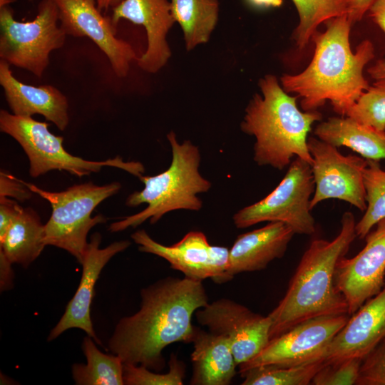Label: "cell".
<instances>
[{"label": "cell", "mask_w": 385, "mask_h": 385, "mask_svg": "<svg viewBox=\"0 0 385 385\" xmlns=\"http://www.w3.org/2000/svg\"><path fill=\"white\" fill-rule=\"evenodd\" d=\"M131 237L140 252L165 259L171 268L181 272L188 279L202 282L210 278L217 284L229 281L227 270L230 250L211 245L202 232H189L169 246L156 242L144 230L135 232Z\"/></svg>", "instance_id": "cell-13"}, {"label": "cell", "mask_w": 385, "mask_h": 385, "mask_svg": "<svg viewBox=\"0 0 385 385\" xmlns=\"http://www.w3.org/2000/svg\"><path fill=\"white\" fill-rule=\"evenodd\" d=\"M135 314L119 320L108 341V349L123 363L161 371L163 350L176 342L190 343L195 312L208 304L202 282L167 277L140 291Z\"/></svg>", "instance_id": "cell-1"}, {"label": "cell", "mask_w": 385, "mask_h": 385, "mask_svg": "<svg viewBox=\"0 0 385 385\" xmlns=\"http://www.w3.org/2000/svg\"><path fill=\"white\" fill-rule=\"evenodd\" d=\"M342 115L385 131V85L373 83Z\"/></svg>", "instance_id": "cell-29"}, {"label": "cell", "mask_w": 385, "mask_h": 385, "mask_svg": "<svg viewBox=\"0 0 385 385\" xmlns=\"http://www.w3.org/2000/svg\"><path fill=\"white\" fill-rule=\"evenodd\" d=\"M349 318V314L318 317L294 326L240 364V373L262 365L297 366L323 359L327 346Z\"/></svg>", "instance_id": "cell-11"}, {"label": "cell", "mask_w": 385, "mask_h": 385, "mask_svg": "<svg viewBox=\"0 0 385 385\" xmlns=\"http://www.w3.org/2000/svg\"><path fill=\"white\" fill-rule=\"evenodd\" d=\"M89 336L84 337L82 350L86 364H74L72 376L77 385H123V362L114 354L101 351Z\"/></svg>", "instance_id": "cell-25"}, {"label": "cell", "mask_w": 385, "mask_h": 385, "mask_svg": "<svg viewBox=\"0 0 385 385\" xmlns=\"http://www.w3.org/2000/svg\"><path fill=\"white\" fill-rule=\"evenodd\" d=\"M52 1L58 8L60 27L66 36L91 38L107 56L115 74L125 77L138 57L129 43L115 36L117 26L111 16L101 13L97 1Z\"/></svg>", "instance_id": "cell-14"}, {"label": "cell", "mask_w": 385, "mask_h": 385, "mask_svg": "<svg viewBox=\"0 0 385 385\" xmlns=\"http://www.w3.org/2000/svg\"><path fill=\"white\" fill-rule=\"evenodd\" d=\"M299 21L294 31V39L299 50L311 41L318 26L327 20L348 14L350 0H292Z\"/></svg>", "instance_id": "cell-26"}, {"label": "cell", "mask_w": 385, "mask_h": 385, "mask_svg": "<svg viewBox=\"0 0 385 385\" xmlns=\"http://www.w3.org/2000/svg\"><path fill=\"white\" fill-rule=\"evenodd\" d=\"M250 3L257 6H280L282 4V0H248Z\"/></svg>", "instance_id": "cell-40"}, {"label": "cell", "mask_w": 385, "mask_h": 385, "mask_svg": "<svg viewBox=\"0 0 385 385\" xmlns=\"http://www.w3.org/2000/svg\"><path fill=\"white\" fill-rule=\"evenodd\" d=\"M258 84L260 93L249 101L240 123L242 131L255 138V162L282 170L295 156L312 165L307 135L322 114L317 111H301L298 97L289 96L274 75L265 76Z\"/></svg>", "instance_id": "cell-4"}, {"label": "cell", "mask_w": 385, "mask_h": 385, "mask_svg": "<svg viewBox=\"0 0 385 385\" xmlns=\"http://www.w3.org/2000/svg\"><path fill=\"white\" fill-rule=\"evenodd\" d=\"M324 24L326 30L316 31L311 38L314 53L308 66L296 75H283L280 82L287 93L301 98L304 111H317L329 101L334 111L342 115L370 86L363 71L374 58V47L371 41L364 40L352 52V25L347 14Z\"/></svg>", "instance_id": "cell-2"}, {"label": "cell", "mask_w": 385, "mask_h": 385, "mask_svg": "<svg viewBox=\"0 0 385 385\" xmlns=\"http://www.w3.org/2000/svg\"><path fill=\"white\" fill-rule=\"evenodd\" d=\"M185 374L184 363L172 354L169 371L155 373L140 365L123 363V381L127 385H182Z\"/></svg>", "instance_id": "cell-30"}, {"label": "cell", "mask_w": 385, "mask_h": 385, "mask_svg": "<svg viewBox=\"0 0 385 385\" xmlns=\"http://www.w3.org/2000/svg\"><path fill=\"white\" fill-rule=\"evenodd\" d=\"M362 359H349L334 363H325L312 379L314 385L356 384Z\"/></svg>", "instance_id": "cell-31"}, {"label": "cell", "mask_w": 385, "mask_h": 385, "mask_svg": "<svg viewBox=\"0 0 385 385\" xmlns=\"http://www.w3.org/2000/svg\"><path fill=\"white\" fill-rule=\"evenodd\" d=\"M354 214L345 212L339 234L331 241L315 239L303 254L284 297L268 314L270 338L308 319L348 314V305L334 284L337 262L356 237Z\"/></svg>", "instance_id": "cell-3"}, {"label": "cell", "mask_w": 385, "mask_h": 385, "mask_svg": "<svg viewBox=\"0 0 385 385\" xmlns=\"http://www.w3.org/2000/svg\"><path fill=\"white\" fill-rule=\"evenodd\" d=\"M367 160L364 171L366 208L355 226L356 237L360 239L365 238L374 226L385 219V170L378 161Z\"/></svg>", "instance_id": "cell-28"}, {"label": "cell", "mask_w": 385, "mask_h": 385, "mask_svg": "<svg viewBox=\"0 0 385 385\" xmlns=\"http://www.w3.org/2000/svg\"><path fill=\"white\" fill-rule=\"evenodd\" d=\"M31 190L21 180L14 176L1 172L0 197H11L20 201H24L31 197Z\"/></svg>", "instance_id": "cell-33"}, {"label": "cell", "mask_w": 385, "mask_h": 385, "mask_svg": "<svg viewBox=\"0 0 385 385\" xmlns=\"http://www.w3.org/2000/svg\"><path fill=\"white\" fill-rule=\"evenodd\" d=\"M170 1L175 21L183 30L186 50L207 43L218 21V0Z\"/></svg>", "instance_id": "cell-24"}, {"label": "cell", "mask_w": 385, "mask_h": 385, "mask_svg": "<svg viewBox=\"0 0 385 385\" xmlns=\"http://www.w3.org/2000/svg\"><path fill=\"white\" fill-rule=\"evenodd\" d=\"M197 322L230 340L237 366L259 354L267 344L270 317L253 312L232 299L221 298L195 312Z\"/></svg>", "instance_id": "cell-12"}, {"label": "cell", "mask_w": 385, "mask_h": 385, "mask_svg": "<svg viewBox=\"0 0 385 385\" xmlns=\"http://www.w3.org/2000/svg\"><path fill=\"white\" fill-rule=\"evenodd\" d=\"M295 233L281 222L239 235L230 250L227 270L228 280L237 274L262 270L274 260L284 256Z\"/></svg>", "instance_id": "cell-20"}, {"label": "cell", "mask_w": 385, "mask_h": 385, "mask_svg": "<svg viewBox=\"0 0 385 385\" xmlns=\"http://www.w3.org/2000/svg\"><path fill=\"white\" fill-rule=\"evenodd\" d=\"M314 190L311 165L296 158L279 184L268 195L234 215V224L242 229L265 221L281 222L295 234L313 235L316 227L310 212V197Z\"/></svg>", "instance_id": "cell-9"}, {"label": "cell", "mask_w": 385, "mask_h": 385, "mask_svg": "<svg viewBox=\"0 0 385 385\" xmlns=\"http://www.w3.org/2000/svg\"><path fill=\"white\" fill-rule=\"evenodd\" d=\"M367 14L385 34V0H376Z\"/></svg>", "instance_id": "cell-37"}, {"label": "cell", "mask_w": 385, "mask_h": 385, "mask_svg": "<svg viewBox=\"0 0 385 385\" xmlns=\"http://www.w3.org/2000/svg\"><path fill=\"white\" fill-rule=\"evenodd\" d=\"M101 242L100 233L95 232L91 236L81 262L83 270L79 285L68 303L63 314L50 332L48 341L56 339L71 328H78L93 338L95 342L101 344L95 333L91 318V304L95 295V284L108 261L116 254L127 249L130 242L121 240L114 242L106 247L100 248Z\"/></svg>", "instance_id": "cell-16"}, {"label": "cell", "mask_w": 385, "mask_h": 385, "mask_svg": "<svg viewBox=\"0 0 385 385\" xmlns=\"http://www.w3.org/2000/svg\"><path fill=\"white\" fill-rule=\"evenodd\" d=\"M325 364L324 359L297 366L267 364L240 372L242 385H307Z\"/></svg>", "instance_id": "cell-27"}, {"label": "cell", "mask_w": 385, "mask_h": 385, "mask_svg": "<svg viewBox=\"0 0 385 385\" xmlns=\"http://www.w3.org/2000/svg\"><path fill=\"white\" fill-rule=\"evenodd\" d=\"M367 73L375 84L385 85V58L376 61L367 69Z\"/></svg>", "instance_id": "cell-38"}, {"label": "cell", "mask_w": 385, "mask_h": 385, "mask_svg": "<svg viewBox=\"0 0 385 385\" xmlns=\"http://www.w3.org/2000/svg\"><path fill=\"white\" fill-rule=\"evenodd\" d=\"M349 11L347 14L348 19L353 26L355 23L361 21L368 12L369 8L376 0H350Z\"/></svg>", "instance_id": "cell-35"}, {"label": "cell", "mask_w": 385, "mask_h": 385, "mask_svg": "<svg viewBox=\"0 0 385 385\" xmlns=\"http://www.w3.org/2000/svg\"><path fill=\"white\" fill-rule=\"evenodd\" d=\"M376 225L365 237L364 247L353 257H342L336 266L334 284L346 301L349 316L385 283V219Z\"/></svg>", "instance_id": "cell-15"}, {"label": "cell", "mask_w": 385, "mask_h": 385, "mask_svg": "<svg viewBox=\"0 0 385 385\" xmlns=\"http://www.w3.org/2000/svg\"><path fill=\"white\" fill-rule=\"evenodd\" d=\"M167 138L172 149L170 167L153 176L141 175L139 179L144 184L143 189L130 194L125 202L129 207L143 203L148 206L136 214L111 224V232L136 227L147 220L154 224L173 210L201 209L202 202L197 195L207 192L211 183L200 173L199 148L190 140L179 143L173 131L167 135Z\"/></svg>", "instance_id": "cell-5"}, {"label": "cell", "mask_w": 385, "mask_h": 385, "mask_svg": "<svg viewBox=\"0 0 385 385\" xmlns=\"http://www.w3.org/2000/svg\"><path fill=\"white\" fill-rule=\"evenodd\" d=\"M356 385H385V337L362 360Z\"/></svg>", "instance_id": "cell-32"}, {"label": "cell", "mask_w": 385, "mask_h": 385, "mask_svg": "<svg viewBox=\"0 0 385 385\" xmlns=\"http://www.w3.org/2000/svg\"><path fill=\"white\" fill-rule=\"evenodd\" d=\"M97 6L102 11H107L109 9H113L123 0H96Z\"/></svg>", "instance_id": "cell-39"}, {"label": "cell", "mask_w": 385, "mask_h": 385, "mask_svg": "<svg viewBox=\"0 0 385 385\" xmlns=\"http://www.w3.org/2000/svg\"><path fill=\"white\" fill-rule=\"evenodd\" d=\"M307 145L314 181L310 209L323 200L338 199L365 211L364 171L368 160L354 155H343L337 148L314 137L308 138Z\"/></svg>", "instance_id": "cell-10"}, {"label": "cell", "mask_w": 385, "mask_h": 385, "mask_svg": "<svg viewBox=\"0 0 385 385\" xmlns=\"http://www.w3.org/2000/svg\"><path fill=\"white\" fill-rule=\"evenodd\" d=\"M45 246L44 225L31 207L22 208L0 240V251L8 260L26 268L40 255Z\"/></svg>", "instance_id": "cell-23"}, {"label": "cell", "mask_w": 385, "mask_h": 385, "mask_svg": "<svg viewBox=\"0 0 385 385\" xmlns=\"http://www.w3.org/2000/svg\"><path fill=\"white\" fill-rule=\"evenodd\" d=\"M14 1V0H0V7L9 5Z\"/></svg>", "instance_id": "cell-41"}, {"label": "cell", "mask_w": 385, "mask_h": 385, "mask_svg": "<svg viewBox=\"0 0 385 385\" xmlns=\"http://www.w3.org/2000/svg\"><path fill=\"white\" fill-rule=\"evenodd\" d=\"M117 26L121 19L143 26L146 31L145 52L137 59L138 66L150 73L158 72L171 56L166 37L175 22L168 0H123L112 9L111 16Z\"/></svg>", "instance_id": "cell-17"}, {"label": "cell", "mask_w": 385, "mask_h": 385, "mask_svg": "<svg viewBox=\"0 0 385 385\" xmlns=\"http://www.w3.org/2000/svg\"><path fill=\"white\" fill-rule=\"evenodd\" d=\"M385 337V283L349 317L327 346L325 363L364 358Z\"/></svg>", "instance_id": "cell-18"}, {"label": "cell", "mask_w": 385, "mask_h": 385, "mask_svg": "<svg viewBox=\"0 0 385 385\" xmlns=\"http://www.w3.org/2000/svg\"><path fill=\"white\" fill-rule=\"evenodd\" d=\"M11 263L4 254L0 251V287L1 291H6L13 287L14 274Z\"/></svg>", "instance_id": "cell-36"}, {"label": "cell", "mask_w": 385, "mask_h": 385, "mask_svg": "<svg viewBox=\"0 0 385 385\" xmlns=\"http://www.w3.org/2000/svg\"><path fill=\"white\" fill-rule=\"evenodd\" d=\"M22 208L16 201L7 197H0V240H3Z\"/></svg>", "instance_id": "cell-34"}, {"label": "cell", "mask_w": 385, "mask_h": 385, "mask_svg": "<svg viewBox=\"0 0 385 385\" xmlns=\"http://www.w3.org/2000/svg\"><path fill=\"white\" fill-rule=\"evenodd\" d=\"M192 385H228L237 366L230 340L194 326L191 339Z\"/></svg>", "instance_id": "cell-21"}, {"label": "cell", "mask_w": 385, "mask_h": 385, "mask_svg": "<svg viewBox=\"0 0 385 385\" xmlns=\"http://www.w3.org/2000/svg\"><path fill=\"white\" fill-rule=\"evenodd\" d=\"M58 11L52 0H41L35 19L18 21L9 5L0 7V58L41 78L51 51L61 48L66 34L58 26Z\"/></svg>", "instance_id": "cell-8"}, {"label": "cell", "mask_w": 385, "mask_h": 385, "mask_svg": "<svg viewBox=\"0 0 385 385\" xmlns=\"http://www.w3.org/2000/svg\"><path fill=\"white\" fill-rule=\"evenodd\" d=\"M317 137L336 148H351L366 160L385 159V131L364 125L349 117H332L314 130Z\"/></svg>", "instance_id": "cell-22"}, {"label": "cell", "mask_w": 385, "mask_h": 385, "mask_svg": "<svg viewBox=\"0 0 385 385\" xmlns=\"http://www.w3.org/2000/svg\"><path fill=\"white\" fill-rule=\"evenodd\" d=\"M49 124L31 117L18 116L0 111V130L15 139L29 160V173L38 177L51 170H64L81 178L96 173L103 167H113L140 177L145 168L139 162H126L118 156L106 160L93 161L74 156L63 146V138L48 130Z\"/></svg>", "instance_id": "cell-7"}, {"label": "cell", "mask_w": 385, "mask_h": 385, "mask_svg": "<svg viewBox=\"0 0 385 385\" xmlns=\"http://www.w3.org/2000/svg\"><path fill=\"white\" fill-rule=\"evenodd\" d=\"M32 192L46 200L52 212L44 225V243L63 249L81 263L88 246L87 235L95 225L106 219L102 215L91 217L104 200L116 194L120 184L113 182L97 185L92 182L75 185L61 192H51L24 182Z\"/></svg>", "instance_id": "cell-6"}, {"label": "cell", "mask_w": 385, "mask_h": 385, "mask_svg": "<svg viewBox=\"0 0 385 385\" xmlns=\"http://www.w3.org/2000/svg\"><path fill=\"white\" fill-rule=\"evenodd\" d=\"M0 84L13 114L23 117L40 114L61 130L68 126V100L56 87L34 86L19 81L13 75L10 64L3 60H0Z\"/></svg>", "instance_id": "cell-19"}]
</instances>
